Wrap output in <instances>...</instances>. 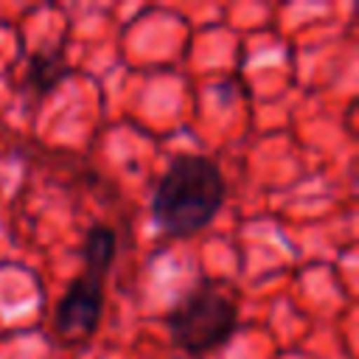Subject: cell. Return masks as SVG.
I'll list each match as a JSON object with an SVG mask.
<instances>
[{"instance_id": "obj_1", "label": "cell", "mask_w": 359, "mask_h": 359, "mask_svg": "<svg viewBox=\"0 0 359 359\" xmlns=\"http://www.w3.org/2000/svg\"><path fill=\"white\" fill-rule=\"evenodd\" d=\"M222 168L205 154H177L151 196V216L168 236L185 238L205 230L224 205Z\"/></svg>"}, {"instance_id": "obj_2", "label": "cell", "mask_w": 359, "mask_h": 359, "mask_svg": "<svg viewBox=\"0 0 359 359\" xmlns=\"http://www.w3.org/2000/svg\"><path fill=\"white\" fill-rule=\"evenodd\" d=\"M165 328L177 348L199 356L233 337L238 328V309L227 292L210 283H196L168 309Z\"/></svg>"}, {"instance_id": "obj_3", "label": "cell", "mask_w": 359, "mask_h": 359, "mask_svg": "<svg viewBox=\"0 0 359 359\" xmlns=\"http://www.w3.org/2000/svg\"><path fill=\"white\" fill-rule=\"evenodd\" d=\"M104 311V278L81 269L65 289L53 311V331L62 345L81 348L87 345L101 323Z\"/></svg>"}, {"instance_id": "obj_4", "label": "cell", "mask_w": 359, "mask_h": 359, "mask_svg": "<svg viewBox=\"0 0 359 359\" xmlns=\"http://www.w3.org/2000/svg\"><path fill=\"white\" fill-rule=\"evenodd\" d=\"M70 76V62H67V45L59 39L56 45H45L36 53L28 56L25 76H22V93L34 98L50 95L65 79Z\"/></svg>"}, {"instance_id": "obj_5", "label": "cell", "mask_w": 359, "mask_h": 359, "mask_svg": "<svg viewBox=\"0 0 359 359\" xmlns=\"http://www.w3.org/2000/svg\"><path fill=\"white\" fill-rule=\"evenodd\" d=\"M115 252H118V241H115V230L107 227V224H93L84 236V247H81V255H84V266L87 272H95L101 278H107L112 261H115Z\"/></svg>"}]
</instances>
